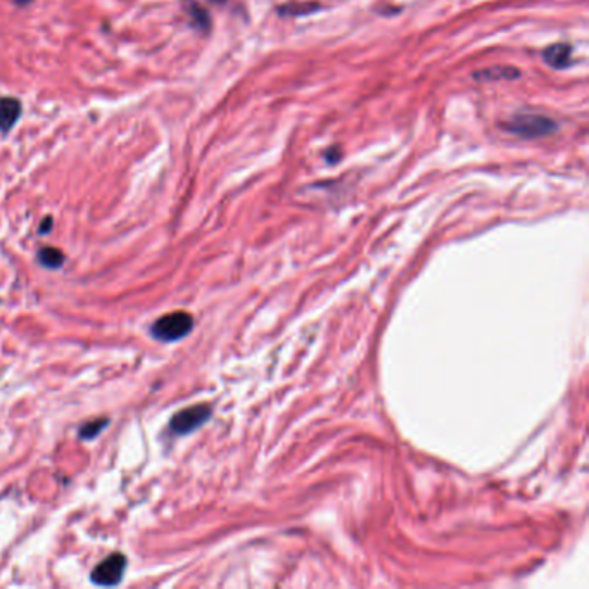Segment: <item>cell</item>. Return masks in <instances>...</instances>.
I'll return each mask as SVG.
<instances>
[{"label": "cell", "mask_w": 589, "mask_h": 589, "mask_svg": "<svg viewBox=\"0 0 589 589\" xmlns=\"http://www.w3.org/2000/svg\"><path fill=\"white\" fill-rule=\"evenodd\" d=\"M188 13H190V18L195 21V25H198L201 29H207L211 26L209 14H207V11L202 9L201 6H198V4H190Z\"/></svg>", "instance_id": "obj_10"}, {"label": "cell", "mask_w": 589, "mask_h": 589, "mask_svg": "<svg viewBox=\"0 0 589 589\" xmlns=\"http://www.w3.org/2000/svg\"><path fill=\"white\" fill-rule=\"evenodd\" d=\"M503 128L515 137L534 140L553 135L558 130V123L555 120H551V118L543 116V114L520 113L515 114L510 120H506L505 123H503Z\"/></svg>", "instance_id": "obj_1"}, {"label": "cell", "mask_w": 589, "mask_h": 589, "mask_svg": "<svg viewBox=\"0 0 589 589\" xmlns=\"http://www.w3.org/2000/svg\"><path fill=\"white\" fill-rule=\"evenodd\" d=\"M211 417V408L207 405H195L179 411L169 422V431L173 434L185 436L194 432Z\"/></svg>", "instance_id": "obj_3"}, {"label": "cell", "mask_w": 589, "mask_h": 589, "mask_svg": "<svg viewBox=\"0 0 589 589\" xmlns=\"http://www.w3.org/2000/svg\"><path fill=\"white\" fill-rule=\"evenodd\" d=\"M192 328H194V318L185 311H175V313L165 314L155 321L153 325V335L158 340L175 342L188 335Z\"/></svg>", "instance_id": "obj_2"}, {"label": "cell", "mask_w": 589, "mask_h": 589, "mask_svg": "<svg viewBox=\"0 0 589 589\" xmlns=\"http://www.w3.org/2000/svg\"><path fill=\"white\" fill-rule=\"evenodd\" d=\"M107 424H109V420H107V418H102V420L88 422V424H85L83 427L80 429L78 436H80L81 439H94V437H97L104 431V429L107 427Z\"/></svg>", "instance_id": "obj_9"}, {"label": "cell", "mask_w": 589, "mask_h": 589, "mask_svg": "<svg viewBox=\"0 0 589 589\" xmlns=\"http://www.w3.org/2000/svg\"><path fill=\"white\" fill-rule=\"evenodd\" d=\"M14 2H16L18 6H28V4H32L33 0H14Z\"/></svg>", "instance_id": "obj_13"}, {"label": "cell", "mask_w": 589, "mask_h": 589, "mask_svg": "<svg viewBox=\"0 0 589 589\" xmlns=\"http://www.w3.org/2000/svg\"><path fill=\"white\" fill-rule=\"evenodd\" d=\"M21 101L16 97H0V132L7 133L14 128L21 116Z\"/></svg>", "instance_id": "obj_5"}, {"label": "cell", "mask_w": 589, "mask_h": 589, "mask_svg": "<svg viewBox=\"0 0 589 589\" xmlns=\"http://www.w3.org/2000/svg\"><path fill=\"white\" fill-rule=\"evenodd\" d=\"M480 81H499V80H515L520 76V71L513 66H492V68L483 69L473 75Z\"/></svg>", "instance_id": "obj_7"}, {"label": "cell", "mask_w": 589, "mask_h": 589, "mask_svg": "<svg viewBox=\"0 0 589 589\" xmlns=\"http://www.w3.org/2000/svg\"><path fill=\"white\" fill-rule=\"evenodd\" d=\"M50 225H52V220H50V218H47V220H46V225L42 223V230H40V232H46V233H47V232H49Z\"/></svg>", "instance_id": "obj_12"}, {"label": "cell", "mask_w": 589, "mask_h": 589, "mask_svg": "<svg viewBox=\"0 0 589 589\" xmlns=\"http://www.w3.org/2000/svg\"><path fill=\"white\" fill-rule=\"evenodd\" d=\"M318 9L317 4H310V2H303L301 6H287V7H282L280 9V13L282 14H289V16H299V14H307L311 13V11Z\"/></svg>", "instance_id": "obj_11"}, {"label": "cell", "mask_w": 589, "mask_h": 589, "mask_svg": "<svg viewBox=\"0 0 589 589\" xmlns=\"http://www.w3.org/2000/svg\"><path fill=\"white\" fill-rule=\"evenodd\" d=\"M125 569H127V558L121 553H113L92 570L90 579L97 586H116L123 579Z\"/></svg>", "instance_id": "obj_4"}, {"label": "cell", "mask_w": 589, "mask_h": 589, "mask_svg": "<svg viewBox=\"0 0 589 589\" xmlns=\"http://www.w3.org/2000/svg\"><path fill=\"white\" fill-rule=\"evenodd\" d=\"M211 2H214V4H225V2H227V0H211Z\"/></svg>", "instance_id": "obj_14"}, {"label": "cell", "mask_w": 589, "mask_h": 589, "mask_svg": "<svg viewBox=\"0 0 589 589\" xmlns=\"http://www.w3.org/2000/svg\"><path fill=\"white\" fill-rule=\"evenodd\" d=\"M572 47L567 46V43H555V46L548 47L546 50L543 52V57L546 61V64H550L551 68L555 69H564L572 62Z\"/></svg>", "instance_id": "obj_6"}, {"label": "cell", "mask_w": 589, "mask_h": 589, "mask_svg": "<svg viewBox=\"0 0 589 589\" xmlns=\"http://www.w3.org/2000/svg\"><path fill=\"white\" fill-rule=\"evenodd\" d=\"M39 261L40 265H43L49 270H57L61 268L62 263H64V254L61 253L55 247H43V249L39 251Z\"/></svg>", "instance_id": "obj_8"}]
</instances>
